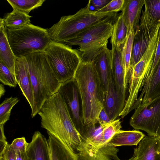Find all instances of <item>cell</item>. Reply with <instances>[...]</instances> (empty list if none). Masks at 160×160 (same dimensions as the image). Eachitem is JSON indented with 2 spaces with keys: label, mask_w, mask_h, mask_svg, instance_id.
Segmentation results:
<instances>
[{
  "label": "cell",
  "mask_w": 160,
  "mask_h": 160,
  "mask_svg": "<svg viewBox=\"0 0 160 160\" xmlns=\"http://www.w3.org/2000/svg\"><path fill=\"white\" fill-rule=\"evenodd\" d=\"M82 104V116L85 126L98 123L103 108L105 93L97 67L91 60H82L74 78Z\"/></svg>",
  "instance_id": "obj_1"
},
{
  "label": "cell",
  "mask_w": 160,
  "mask_h": 160,
  "mask_svg": "<svg viewBox=\"0 0 160 160\" xmlns=\"http://www.w3.org/2000/svg\"><path fill=\"white\" fill-rule=\"evenodd\" d=\"M38 114L42 128L63 142L73 152H78L81 145L80 134L58 92L46 101Z\"/></svg>",
  "instance_id": "obj_2"
},
{
  "label": "cell",
  "mask_w": 160,
  "mask_h": 160,
  "mask_svg": "<svg viewBox=\"0 0 160 160\" xmlns=\"http://www.w3.org/2000/svg\"><path fill=\"white\" fill-rule=\"evenodd\" d=\"M27 61L33 88L34 103L32 118L38 113L46 101L58 92L62 83L56 79L45 58L44 52L29 54Z\"/></svg>",
  "instance_id": "obj_3"
},
{
  "label": "cell",
  "mask_w": 160,
  "mask_h": 160,
  "mask_svg": "<svg viewBox=\"0 0 160 160\" xmlns=\"http://www.w3.org/2000/svg\"><path fill=\"white\" fill-rule=\"evenodd\" d=\"M118 16L115 12H93L86 7L74 14L61 17L58 22L47 30L52 41L65 44L90 27Z\"/></svg>",
  "instance_id": "obj_4"
},
{
  "label": "cell",
  "mask_w": 160,
  "mask_h": 160,
  "mask_svg": "<svg viewBox=\"0 0 160 160\" xmlns=\"http://www.w3.org/2000/svg\"><path fill=\"white\" fill-rule=\"evenodd\" d=\"M56 79L63 83L74 78L82 60V53L68 45L52 40L44 51Z\"/></svg>",
  "instance_id": "obj_5"
},
{
  "label": "cell",
  "mask_w": 160,
  "mask_h": 160,
  "mask_svg": "<svg viewBox=\"0 0 160 160\" xmlns=\"http://www.w3.org/2000/svg\"><path fill=\"white\" fill-rule=\"evenodd\" d=\"M6 31L8 41L16 58L44 52L52 40L47 29L32 24L18 29H6Z\"/></svg>",
  "instance_id": "obj_6"
},
{
  "label": "cell",
  "mask_w": 160,
  "mask_h": 160,
  "mask_svg": "<svg viewBox=\"0 0 160 160\" xmlns=\"http://www.w3.org/2000/svg\"><path fill=\"white\" fill-rule=\"evenodd\" d=\"M116 18L90 27L65 44L79 46V50L82 53V59H89L96 52L107 46L108 39L112 36L113 22Z\"/></svg>",
  "instance_id": "obj_7"
},
{
  "label": "cell",
  "mask_w": 160,
  "mask_h": 160,
  "mask_svg": "<svg viewBox=\"0 0 160 160\" xmlns=\"http://www.w3.org/2000/svg\"><path fill=\"white\" fill-rule=\"evenodd\" d=\"M129 123L135 130L146 132L148 135L160 137V95L135 109Z\"/></svg>",
  "instance_id": "obj_8"
},
{
  "label": "cell",
  "mask_w": 160,
  "mask_h": 160,
  "mask_svg": "<svg viewBox=\"0 0 160 160\" xmlns=\"http://www.w3.org/2000/svg\"><path fill=\"white\" fill-rule=\"evenodd\" d=\"M58 92L65 103L74 125L80 134L84 125L80 113L79 93L74 79L63 83Z\"/></svg>",
  "instance_id": "obj_9"
},
{
  "label": "cell",
  "mask_w": 160,
  "mask_h": 160,
  "mask_svg": "<svg viewBox=\"0 0 160 160\" xmlns=\"http://www.w3.org/2000/svg\"><path fill=\"white\" fill-rule=\"evenodd\" d=\"M119 149L109 142L98 148L85 141L77 153L78 160H121L117 156Z\"/></svg>",
  "instance_id": "obj_10"
},
{
  "label": "cell",
  "mask_w": 160,
  "mask_h": 160,
  "mask_svg": "<svg viewBox=\"0 0 160 160\" xmlns=\"http://www.w3.org/2000/svg\"><path fill=\"white\" fill-rule=\"evenodd\" d=\"M160 95V58L156 66L151 68L132 111L135 109L140 104H146Z\"/></svg>",
  "instance_id": "obj_11"
},
{
  "label": "cell",
  "mask_w": 160,
  "mask_h": 160,
  "mask_svg": "<svg viewBox=\"0 0 160 160\" xmlns=\"http://www.w3.org/2000/svg\"><path fill=\"white\" fill-rule=\"evenodd\" d=\"M126 100V98L116 90L112 71L110 75L103 104V108L112 122L119 116L124 107Z\"/></svg>",
  "instance_id": "obj_12"
},
{
  "label": "cell",
  "mask_w": 160,
  "mask_h": 160,
  "mask_svg": "<svg viewBox=\"0 0 160 160\" xmlns=\"http://www.w3.org/2000/svg\"><path fill=\"white\" fill-rule=\"evenodd\" d=\"M158 26L148 29L140 24L137 28L133 40L130 62V68H133L142 58L147 50Z\"/></svg>",
  "instance_id": "obj_13"
},
{
  "label": "cell",
  "mask_w": 160,
  "mask_h": 160,
  "mask_svg": "<svg viewBox=\"0 0 160 160\" xmlns=\"http://www.w3.org/2000/svg\"><path fill=\"white\" fill-rule=\"evenodd\" d=\"M15 72L17 83L32 109L34 103L33 90L28 63L24 57L16 58Z\"/></svg>",
  "instance_id": "obj_14"
},
{
  "label": "cell",
  "mask_w": 160,
  "mask_h": 160,
  "mask_svg": "<svg viewBox=\"0 0 160 160\" xmlns=\"http://www.w3.org/2000/svg\"><path fill=\"white\" fill-rule=\"evenodd\" d=\"M87 60L92 61L95 64L103 86L105 96L110 75L112 71L111 50L107 46H105Z\"/></svg>",
  "instance_id": "obj_15"
},
{
  "label": "cell",
  "mask_w": 160,
  "mask_h": 160,
  "mask_svg": "<svg viewBox=\"0 0 160 160\" xmlns=\"http://www.w3.org/2000/svg\"><path fill=\"white\" fill-rule=\"evenodd\" d=\"M160 137L148 135L134 149L135 160H160Z\"/></svg>",
  "instance_id": "obj_16"
},
{
  "label": "cell",
  "mask_w": 160,
  "mask_h": 160,
  "mask_svg": "<svg viewBox=\"0 0 160 160\" xmlns=\"http://www.w3.org/2000/svg\"><path fill=\"white\" fill-rule=\"evenodd\" d=\"M112 46V68L115 87L117 92L126 98L127 90L125 88L124 82V68L122 59L123 44L120 46Z\"/></svg>",
  "instance_id": "obj_17"
},
{
  "label": "cell",
  "mask_w": 160,
  "mask_h": 160,
  "mask_svg": "<svg viewBox=\"0 0 160 160\" xmlns=\"http://www.w3.org/2000/svg\"><path fill=\"white\" fill-rule=\"evenodd\" d=\"M47 133L48 160H78L77 153L51 134Z\"/></svg>",
  "instance_id": "obj_18"
},
{
  "label": "cell",
  "mask_w": 160,
  "mask_h": 160,
  "mask_svg": "<svg viewBox=\"0 0 160 160\" xmlns=\"http://www.w3.org/2000/svg\"><path fill=\"white\" fill-rule=\"evenodd\" d=\"M144 0H125L121 13L127 29V35L135 32L138 22Z\"/></svg>",
  "instance_id": "obj_19"
},
{
  "label": "cell",
  "mask_w": 160,
  "mask_h": 160,
  "mask_svg": "<svg viewBox=\"0 0 160 160\" xmlns=\"http://www.w3.org/2000/svg\"><path fill=\"white\" fill-rule=\"evenodd\" d=\"M140 25L150 29L160 24V0H144Z\"/></svg>",
  "instance_id": "obj_20"
},
{
  "label": "cell",
  "mask_w": 160,
  "mask_h": 160,
  "mask_svg": "<svg viewBox=\"0 0 160 160\" xmlns=\"http://www.w3.org/2000/svg\"><path fill=\"white\" fill-rule=\"evenodd\" d=\"M0 62L5 65L15 76L16 57L8 40L3 18H0Z\"/></svg>",
  "instance_id": "obj_21"
},
{
  "label": "cell",
  "mask_w": 160,
  "mask_h": 160,
  "mask_svg": "<svg viewBox=\"0 0 160 160\" xmlns=\"http://www.w3.org/2000/svg\"><path fill=\"white\" fill-rule=\"evenodd\" d=\"M26 152L32 160H48L47 140L40 132H34Z\"/></svg>",
  "instance_id": "obj_22"
},
{
  "label": "cell",
  "mask_w": 160,
  "mask_h": 160,
  "mask_svg": "<svg viewBox=\"0 0 160 160\" xmlns=\"http://www.w3.org/2000/svg\"><path fill=\"white\" fill-rule=\"evenodd\" d=\"M145 135L137 130L124 131L120 130L114 134L109 142L115 147L137 145L144 138Z\"/></svg>",
  "instance_id": "obj_23"
},
{
  "label": "cell",
  "mask_w": 160,
  "mask_h": 160,
  "mask_svg": "<svg viewBox=\"0 0 160 160\" xmlns=\"http://www.w3.org/2000/svg\"><path fill=\"white\" fill-rule=\"evenodd\" d=\"M32 17L22 12L16 10L8 13L4 19L6 29H16L30 25V18Z\"/></svg>",
  "instance_id": "obj_24"
},
{
  "label": "cell",
  "mask_w": 160,
  "mask_h": 160,
  "mask_svg": "<svg viewBox=\"0 0 160 160\" xmlns=\"http://www.w3.org/2000/svg\"><path fill=\"white\" fill-rule=\"evenodd\" d=\"M134 33L135 31L133 30L127 35L122 49V59L124 68V82L125 88L127 90L128 88V84L130 75V62Z\"/></svg>",
  "instance_id": "obj_25"
},
{
  "label": "cell",
  "mask_w": 160,
  "mask_h": 160,
  "mask_svg": "<svg viewBox=\"0 0 160 160\" xmlns=\"http://www.w3.org/2000/svg\"><path fill=\"white\" fill-rule=\"evenodd\" d=\"M127 37V27L121 13L113 22L111 43L112 45L121 46L124 44Z\"/></svg>",
  "instance_id": "obj_26"
},
{
  "label": "cell",
  "mask_w": 160,
  "mask_h": 160,
  "mask_svg": "<svg viewBox=\"0 0 160 160\" xmlns=\"http://www.w3.org/2000/svg\"><path fill=\"white\" fill-rule=\"evenodd\" d=\"M122 128L121 122L118 119L105 127L99 134L94 139L92 144L97 147H100L109 142L110 139Z\"/></svg>",
  "instance_id": "obj_27"
},
{
  "label": "cell",
  "mask_w": 160,
  "mask_h": 160,
  "mask_svg": "<svg viewBox=\"0 0 160 160\" xmlns=\"http://www.w3.org/2000/svg\"><path fill=\"white\" fill-rule=\"evenodd\" d=\"M13 10L28 14L32 10L41 6L45 0H7Z\"/></svg>",
  "instance_id": "obj_28"
},
{
  "label": "cell",
  "mask_w": 160,
  "mask_h": 160,
  "mask_svg": "<svg viewBox=\"0 0 160 160\" xmlns=\"http://www.w3.org/2000/svg\"><path fill=\"white\" fill-rule=\"evenodd\" d=\"M17 97L6 98L0 105V125H4L10 119L11 110L19 101Z\"/></svg>",
  "instance_id": "obj_29"
},
{
  "label": "cell",
  "mask_w": 160,
  "mask_h": 160,
  "mask_svg": "<svg viewBox=\"0 0 160 160\" xmlns=\"http://www.w3.org/2000/svg\"><path fill=\"white\" fill-rule=\"evenodd\" d=\"M0 82L3 84L15 87L18 84L15 76L3 63L0 62Z\"/></svg>",
  "instance_id": "obj_30"
},
{
  "label": "cell",
  "mask_w": 160,
  "mask_h": 160,
  "mask_svg": "<svg viewBox=\"0 0 160 160\" xmlns=\"http://www.w3.org/2000/svg\"><path fill=\"white\" fill-rule=\"evenodd\" d=\"M125 0H112L106 6L96 13L117 12L122 11Z\"/></svg>",
  "instance_id": "obj_31"
},
{
  "label": "cell",
  "mask_w": 160,
  "mask_h": 160,
  "mask_svg": "<svg viewBox=\"0 0 160 160\" xmlns=\"http://www.w3.org/2000/svg\"><path fill=\"white\" fill-rule=\"evenodd\" d=\"M28 144L25 138L22 137L14 139L10 145L15 152L22 153L26 152Z\"/></svg>",
  "instance_id": "obj_32"
},
{
  "label": "cell",
  "mask_w": 160,
  "mask_h": 160,
  "mask_svg": "<svg viewBox=\"0 0 160 160\" xmlns=\"http://www.w3.org/2000/svg\"><path fill=\"white\" fill-rule=\"evenodd\" d=\"M112 0H90L86 6L90 11L96 12L106 6Z\"/></svg>",
  "instance_id": "obj_33"
},
{
  "label": "cell",
  "mask_w": 160,
  "mask_h": 160,
  "mask_svg": "<svg viewBox=\"0 0 160 160\" xmlns=\"http://www.w3.org/2000/svg\"><path fill=\"white\" fill-rule=\"evenodd\" d=\"M4 125H0V156L2 155L8 144L4 132Z\"/></svg>",
  "instance_id": "obj_34"
},
{
  "label": "cell",
  "mask_w": 160,
  "mask_h": 160,
  "mask_svg": "<svg viewBox=\"0 0 160 160\" xmlns=\"http://www.w3.org/2000/svg\"><path fill=\"white\" fill-rule=\"evenodd\" d=\"M112 122L103 108L99 114L98 123L100 125H107L109 124Z\"/></svg>",
  "instance_id": "obj_35"
},
{
  "label": "cell",
  "mask_w": 160,
  "mask_h": 160,
  "mask_svg": "<svg viewBox=\"0 0 160 160\" xmlns=\"http://www.w3.org/2000/svg\"><path fill=\"white\" fill-rule=\"evenodd\" d=\"M2 156L3 157L4 160H16L15 152L8 144Z\"/></svg>",
  "instance_id": "obj_36"
},
{
  "label": "cell",
  "mask_w": 160,
  "mask_h": 160,
  "mask_svg": "<svg viewBox=\"0 0 160 160\" xmlns=\"http://www.w3.org/2000/svg\"><path fill=\"white\" fill-rule=\"evenodd\" d=\"M160 58V26L158 31V41L156 51L154 62L151 68L155 67L158 63Z\"/></svg>",
  "instance_id": "obj_37"
},
{
  "label": "cell",
  "mask_w": 160,
  "mask_h": 160,
  "mask_svg": "<svg viewBox=\"0 0 160 160\" xmlns=\"http://www.w3.org/2000/svg\"><path fill=\"white\" fill-rule=\"evenodd\" d=\"M16 160H32L27 152L20 153L15 152Z\"/></svg>",
  "instance_id": "obj_38"
},
{
  "label": "cell",
  "mask_w": 160,
  "mask_h": 160,
  "mask_svg": "<svg viewBox=\"0 0 160 160\" xmlns=\"http://www.w3.org/2000/svg\"><path fill=\"white\" fill-rule=\"evenodd\" d=\"M5 89L3 84H0V98L3 96L5 92Z\"/></svg>",
  "instance_id": "obj_39"
},
{
  "label": "cell",
  "mask_w": 160,
  "mask_h": 160,
  "mask_svg": "<svg viewBox=\"0 0 160 160\" xmlns=\"http://www.w3.org/2000/svg\"><path fill=\"white\" fill-rule=\"evenodd\" d=\"M128 160H135V157L134 155H133L132 158Z\"/></svg>",
  "instance_id": "obj_40"
},
{
  "label": "cell",
  "mask_w": 160,
  "mask_h": 160,
  "mask_svg": "<svg viewBox=\"0 0 160 160\" xmlns=\"http://www.w3.org/2000/svg\"><path fill=\"white\" fill-rule=\"evenodd\" d=\"M0 160H4L3 157L2 156H0Z\"/></svg>",
  "instance_id": "obj_41"
},
{
  "label": "cell",
  "mask_w": 160,
  "mask_h": 160,
  "mask_svg": "<svg viewBox=\"0 0 160 160\" xmlns=\"http://www.w3.org/2000/svg\"><path fill=\"white\" fill-rule=\"evenodd\" d=\"M159 152H160V148H159Z\"/></svg>",
  "instance_id": "obj_42"
}]
</instances>
